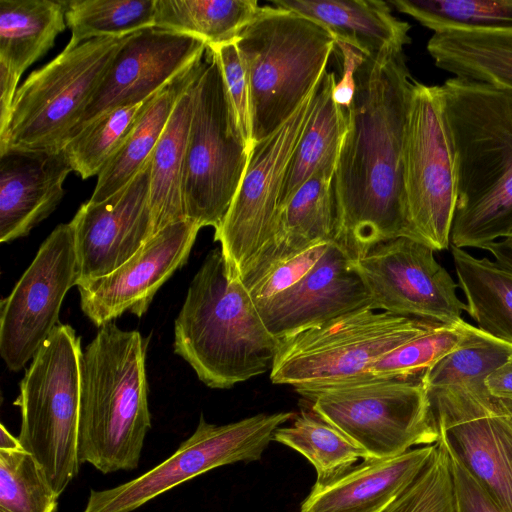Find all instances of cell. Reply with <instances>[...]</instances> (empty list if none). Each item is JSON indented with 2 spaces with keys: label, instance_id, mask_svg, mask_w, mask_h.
<instances>
[{
  "label": "cell",
  "instance_id": "obj_6",
  "mask_svg": "<svg viewBox=\"0 0 512 512\" xmlns=\"http://www.w3.org/2000/svg\"><path fill=\"white\" fill-rule=\"evenodd\" d=\"M82 352L75 330L59 323L34 355L13 403L21 413L20 444L37 460L59 496L81 466L78 431Z\"/></svg>",
  "mask_w": 512,
  "mask_h": 512
},
{
  "label": "cell",
  "instance_id": "obj_12",
  "mask_svg": "<svg viewBox=\"0 0 512 512\" xmlns=\"http://www.w3.org/2000/svg\"><path fill=\"white\" fill-rule=\"evenodd\" d=\"M295 416L261 413L224 425L201 416L194 433L165 461L119 486L91 490L83 512H132L214 468L259 460L274 432Z\"/></svg>",
  "mask_w": 512,
  "mask_h": 512
},
{
  "label": "cell",
  "instance_id": "obj_22",
  "mask_svg": "<svg viewBox=\"0 0 512 512\" xmlns=\"http://www.w3.org/2000/svg\"><path fill=\"white\" fill-rule=\"evenodd\" d=\"M333 178L334 175L325 172L313 175L279 207L269 239L241 278L247 289L275 265L313 246L334 241Z\"/></svg>",
  "mask_w": 512,
  "mask_h": 512
},
{
  "label": "cell",
  "instance_id": "obj_11",
  "mask_svg": "<svg viewBox=\"0 0 512 512\" xmlns=\"http://www.w3.org/2000/svg\"><path fill=\"white\" fill-rule=\"evenodd\" d=\"M404 189L420 242L435 251L451 245L458 177L440 86L413 80L404 142Z\"/></svg>",
  "mask_w": 512,
  "mask_h": 512
},
{
  "label": "cell",
  "instance_id": "obj_10",
  "mask_svg": "<svg viewBox=\"0 0 512 512\" xmlns=\"http://www.w3.org/2000/svg\"><path fill=\"white\" fill-rule=\"evenodd\" d=\"M311 410L335 426L370 458H392L418 445L437 442L438 433L422 375L371 377L298 391Z\"/></svg>",
  "mask_w": 512,
  "mask_h": 512
},
{
  "label": "cell",
  "instance_id": "obj_17",
  "mask_svg": "<svg viewBox=\"0 0 512 512\" xmlns=\"http://www.w3.org/2000/svg\"><path fill=\"white\" fill-rule=\"evenodd\" d=\"M206 51V44L193 36L156 27L129 35L70 139L100 115L148 100L203 60Z\"/></svg>",
  "mask_w": 512,
  "mask_h": 512
},
{
  "label": "cell",
  "instance_id": "obj_5",
  "mask_svg": "<svg viewBox=\"0 0 512 512\" xmlns=\"http://www.w3.org/2000/svg\"><path fill=\"white\" fill-rule=\"evenodd\" d=\"M235 43L247 75L253 147L285 123L319 84L336 42L313 20L266 5Z\"/></svg>",
  "mask_w": 512,
  "mask_h": 512
},
{
  "label": "cell",
  "instance_id": "obj_37",
  "mask_svg": "<svg viewBox=\"0 0 512 512\" xmlns=\"http://www.w3.org/2000/svg\"><path fill=\"white\" fill-rule=\"evenodd\" d=\"M58 497L32 454L0 449V512H56Z\"/></svg>",
  "mask_w": 512,
  "mask_h": 512
},
{
  "label": "cell",
  "instance_id": "obj_8",
  "mask_svg": "<svg viewBox=\"0 0 512 512\" xmlns=\"http://www.w3.org/2000/svg\"><path fill=\"white\" fill-rule=\"evenodd\" d=\"M192 85L193 107L183 173L186 219L217 230L236 194L251 148L239 124L216 56Z\"/></svg>",
  "mask_w": 512,
  "mask_h": 512
},
{
  "label": "cell",
  "instance_id": "obj_27",
  "mask_svg": "<svg viewBox=\"0 0 512 512\" xmlns=\"http://www.w3.org/2000/svg\"><path fill=\"white\" fill-rule=\"evenodd\" d=\"M427 50L454 77L512 90V32L443 30L434 32Z\"/></svg>",
  "mask_w": 512,
  "mask_h": 512
},
{
  "label": "cell",
  "instance_id": "obj_13",
  "mask_svg": "<svg viewBox=\"0 0 512 512\" xmlns=\"http://www.w3.org/2000/svg\"><path fill=\"white\" fill-rule=\"evenodd\" d=\"M320 84L285 123L250 151L236 194L214 233L231 278H242L271 235L285 175L316 105Z\"/></svg>",
  "mask_w": 512,
  "mask_h": 512
},
{
  "label": "cell",
  "instance_id": "obj_28",
  "mask_svg": "<svg viewBox=\"0 0 512 512\" xmlns=\"http://www.w3.org/2000/svg\"><path fill=\"white\" fill-rule=\"evenodd\" d=\"M66 26L63 1L0 0V63L21 77Z\"/></svg>",
  "mask_w": 512,
  "mask_h": 512
},
{
  "label": "cell",
  "instance_id": "obj_29",
  "mask_svg": "<svg viewBox=\"0 0 512 512\" xmlns=\"http://www.w3.org/2000/svg\"><path fill=\"white\" fill-rule=\"evenodd\" d=\"M450 248L465 311L479 329L512 344V268Z\"/></svg>",
  "mask_w": 512,
  "mask_h": 512
},
{
  "label": "cell",
  "instance_id": "obj_31",
  "mask_svg": "<svg viewBox=\"0 0 512 512\" xmlns=\"http://www.w3.org/2000/svg\"><path fill=\"white\" fill-rule=\"evenodd\" d=\"M259 8L256 0H156L154 27L209 47L235 42Z\"/></svg>",
  "mask_w": 512,
  "mask_h": 512
},
{
  "label": "cell",
  "instance_id": "obj_21",
  "mask_svg": "<svg viewBox=\"0 0 512 512\" xmlns=\"http://www.w3.org/2000/svg\"><path fill=\"white\" fill-rule=\"evenodd\" d=\"M73 171L63 150L0 153V241L27 236L61 202Z\"/></svg>",
  "mask_w": 512,
  "mask_h": 512
},
{
  "label": "cell",
  "instance_id": "obj_38",
  "mask_svg": "<svg viewBox=\"0 0 512 512\" xmlns=\"http://www.w3.org/2000/svg\"><path fill=\"white\" fill-rule=\"evenodd\" d=\"M470 325L465 320L454 325L439 324L384 355L369 371L379 378L422 375L461 343Z\"/></svg>",
  "mask_w": 512,
  "mask_h": 512
},
{
  "label": "cell",
  "instance_id": "obj_3",
  "mask_svg": "<svg viewBox=\"0 0 512 512\" xmlns=\"http://www.w3.org/2000/svg\"><path fill=\"white\" fill-rule=\"evenodd\" d=\"M278 347L242 279L211 250L175 320L174 352L206 386L227 389L271 370Z\"/></svg>",
  "mask_w": 512,
  "mask_h": 512
},
{
  "label": "cell",
  "instance_id": "obj_39",
  "mask_svg": "<svg viewBox=\"0 0 512 512\" xmlns=\"http://www.w3.org/2000/svg\"><path fill=\"white\" fill-rule=\"evenodd\" d=\"M207 48L219 62L239 124L252 149L248 81L236 43L229 42Z\"/></svg>",
  "mask_w": 512,
  "mask_h": 512
},
{
  "label": "cell",
  "instance_id": "obj_20",
  "mask_svg": "<svg viewBox=\"0 0 512 512\" xmlns=\"http://www.w3.org/2000/svg\"><path fill=\"white\" fill-rule=\"evenodd\" d=\"M256 305L267 329L277 339L361 308H374L354 261L334 241L299 282Z\"/></svg>",
  "mask_w": 512,
  "mask_h": 512
},
{
  "label": "cell",
  "instance_id": "obj_36",
  "mask_svg": "<svg viewBox=\"0 0 512 512\" xmlns=\"http://www.w3.org/2000/svg\"><path fill=\"white\" fill-rule=\"evenodd\" d=\"M149 99L108 111L71 138L62 150L72 170L84 180L98 176L125 141Z\"/></svg>",
  "mask_w": 512,
  "mask_h": 512
},
{
  "label": "cell",
  "instance_id": "obj_47",
  "mask_svg": "<svg viewBox=\"0 0 512 512\" xmlns=\"http://www.w3.org/2000/svg\"><path fill=\"white\" fill-rule=\"evenodd\" d=\"M501 400V399H500ZM504 408L506 409V411L508 412L511 420H512V401L510 400H501Z\"/></svg>",
  "mask_w": 512,
  "mask_h": 512
},
{
  "label": "cell",
  "instance_id": "obj_7",
  "mask_svg": "<svg viewBox=\"0 0 512 512\" xmlns=\"http://www.w3.org/2000/svg\"><path fill=\"white\" fill-rule=\"evenodd\" d=\"M437 325L361 308L279 339L270 380L298 392L368 379L376 361Z\"/></svg>",
  "mask_w": 512,
  "mask_h": 512
},
{
  "label": "cell",
  "instance_id": "obj_48",
  "mask_svg": "<svg viewBox=\"0 0 512 512\" xmlns=\"http://www.w3.org/2000/svg\"><path fill=\"white\" fill-rule=\"evenodd\" d=\"M505 239H509V240H511V241H512V231L510 232V234L508 235V237H507V238H505Z\"/></svg>",
  "mask_w": 512,
  "mask_h": 512
},
{
  "label": "cell",
  "instance_id": "obj_9",
  "mask_svg": "<svg viewBox=\"0 0 512 512\" xmlns=\"http://www.w3.org/2000/svg\"><path fill=\"white\" fill-rule=\"evenodd\" d=\"M128 36L65 47L33 71L17 89L0 153L61 151Z\"/></svg>",
  "mask_w": 512,
  "mask_h": 512
},
{
  "label": "cell",
  "instance_id": "obj_25",
  "mask_svg": "<svg viewBox=\"0 0 512 512\" xmlns=\"http://www.w3.org/2000/svg\"><path fill=\"white\" fill-rule=\"evenodd\" d=\"M203 61L188 68L149 99L123 144L97 176L89 201L99 202L112 196L146 165L178 100L196 79Z\"/></svg>",
  "mask_w": 512,
  "mask_h": 512
},
{
  "label": "cell",
  "instance_id": "obj_19",
  "mask_svg": "<svg viewBox=\"0 0 512 512\" xmlns=\"http://www.w3.org/2000/svg\"><path fill=\"white\" fill-rule=\"evenodd\" d=\"M200 229L188 219L172 223L113 272L78 284L83 313L97 327L127 311L141 317L158 289L186 263Z\"/></svg>",
  "mask_w": 512,
  "mask_h": 512
},
{
  "label": "cell",
  "instance_id": "obj_40",
  "mask_svg": "<svg viewBox=\"0 0 512 512\" xmlns=\"http://www.w3.org/2000/svg\"><path fill=\"white\" fill-rule=\"evenodd\" d=\"M332 242V241H331ZM330 242L321 243L275 265L248 289L255 302L269 299L299 282L326 252Z\"/></svg>",
  "mask_w": 512,
  "mask_h": 512
},
{
  "label": "cell",
  "instance_id": "obj_34",
  "mask_svg": "<svg viewBox=\"0 0 512 512\" xmlns=\"http://www.w3.org/2000/svg\"><path fill=\"white\" fill-rule=\"evenodd\" d=\"M512 357V344L470 325L465 338L422 374L428 391L463 384L484 385L486 378Z\"/></svg>",
  "mask_w": 512,
  "mask_h": 512
},
{
  "label": "cell",
  "instance_id": "obj_35",
  "mask_svg": "<svg viewBox=\"0 0 512 512\" xmlns=\"http://www.w3.org/2000/svg\"><path fill=\"white\" fill-rule=\"evenodd\" d=\"M389 3L434 32H512V0H391Z\"/></svg>",
  "mask_w": 512,
  "mask_h": 512
},
{
  "label": "cell",
  "instance_id": "obj_2",
  "mask_svg": "<svg viewBox=\"0 0 512 512\" xmlns=\"http://www.w3.org/2000/svg\"><path fill=\"white\" fill-rule=\"evenodd\" d=\"M440 89L458 177L451 245L484 250L512 231V90L454 76Z\"/></svg>",
  "mask_w": 512,
  "mask_h": 512
},
{
  "label": "cell",
  "instance_id": "obj_30",
  "mask_svg": "<svg viewBox=\"0 0 512 512\" xmlns=\"http://www.w3.org/2000/svg\"><path fill=\"white\" fill-rule=\"evenodd\" d=\"M193 83L178 100L150 157V206L155 234L186 219L182 184L193 107Z\"/></svg>",
  "mask_w": 512,
  "mask_h": 512
},
{
  "label": "cell",
  "instance_id": "obj_45",
  "mask_svg": "<svg viewBox=\"0 0 512 512\" xmlns=\"http://www.w3.org/2000/svg\"><path fill=\"white\" fill-rule=\"evenodd\" d=\"M484 250L491 253L494 260L512 268V241L502 239L488 245Z\"/></svg>",
  "mask_w": 512,
  "mask_h": 512
},
{
  "label": "cell",
  "instance_id": "obj_24",
  "mask_svg": "<svg viewBox=\"0 0 512 512\" xmlns=\"http://www.w3.org/2000/svg\"><path fill=\"white\" fill-rule=\"evenodd\" d=\"M283 8L313 20L335 39L365 57L403 53L411 42L410 25L379 0H273Z\"/></svg>",
  "mask_w": 512,
  "mask_h": 512
},
{
  "label": "cell",
  "instance_id": "obj_43",
  "mask_svg": "<svg viewBox=\"0 0 512 512\" xmlns=\"http://www.w3.org/2000/svg\"><path fill=\"white\" fill-rule=\"evenodd\" d=\"M20 78L8 67L0 63V134L8 126Z\"/></svg>",
  "mask_w": 512,
  "mask_h": 512
},
{
  "label": "cell",
  "instance_id": "obj_26",
  "mask_svg": "<svg viewBox=\"0 0 512 512\" xmlns=\"http://www.w3.org/2000/svg\"><path fill=\"white\" fill-rule=\"evenodd\" d=\"M336 81L335 73L326 71L314 110L291 157L279 207L313 175H334L348 125L347 110L332 97Z\"/></svg>",
  "mask_w": 512,
  "mask_h": 512
},
{
  "label": "cell",
  "instance_id": "obj_46",
  "mask_svg": "<svg viewBox=\"0 0 512 512\" xmlns=\"http://www.w3.org/2000/svg\"><path fill=\"white\" fill-rule=\"evenodd\" d=\"M22 447L18 437L13 436L4 426L0 425V449H14Z\"/></svg>",
  "mask_w": 512,
  "mask_h": 512
},
{
  "label": "cell",
  "instance_id": "obj_41",
  "mask_svg": "<svg viewBox=\"0 0 512 512\" xmlns=\"http://www.w3.org/2000/svg\"><path fill=\"white\" fill-rule=\"evenodd\" d=\"M441 443L446 449L453 477L456 512H505L447 446Z\"/></svg>",
  "mask_w": 512,
  "mask_h": 512
},
{
  "label": "cell",
  "instance_id": "obj_15",
  "mask_svg": "<svg viewBox=\"0 0 512 512\" xmlns=\"http://www.w3.org/2000/svg\"><path fill=\"white\" fill-rule=\"evenodd\" d=\"M354 267L374 309L442 325L464 320L458 284L423 242L399 237L379 243Z\"/></svg>",
  "mask_w": 512,
  "mask_h": 512
},
{
  "label": "cell",
  "instance_id": "obj_18",
  "mask_svg": "<svg viewBox=\"0 0 512 512\" xmlns=\"http://www.w3.org/2000/svg\"><path fill=\"white\" fill-rule=\"evenodd\" d=\"M70 224L77 281L105 276L130 259L154 233L150 206V159L122 189L103 201H87Z\"/></svg>",
  "mask_w": 512,
  "mask_h": 512
},
{
  "label": "cell",
  "instance_id": "obj_23",
  "mask_svg": "<svg viewBox=\"0 0 512 512\" xmlns=\"http://www.w3.org/2000/svg\"><path fill=\"white\" fill-rule=\"evenodd\" d=\"M436 443L386 459H367L325 484H314L301 512H384L428 462Z\"/></svg>",
  "mask_w": 512,
  "mask_h": 512
},
{
  "label": "cell",
  "instance_id": "obj_4",
  "mask_svg": "<svg viewBox=\"0 0 512 512\" xmlns=\"http://www.w3.org/2000/svg\"><path fill=\"white\" fill-rule=\"evenodd\" d=\"M146 342L113 322L100 327L81 357L78 453L103 474L133 470L151 428Z\"/></svg>",
  "mask_w": 512,
  "mask_h": 512
},
{
  "label": "cell",
  "instance_id": "obj_16",
  "mask_svg": "<svg viewBox=\"0 0 512 512\" xmlns=\"http://www.w3.org/2000/svg\"><path fill=\"white\" fill-rule=\"evenodd\" d=\"M77 281L73 228L59 224L1 301L0 354L11 371L21 370L59 324L67 291Z\"/></svg>",
  "mask_w": 512,
  "mask_h": 512
},
{
  "label": "cell",
  "instance_id": "obj_14",
  "mask_svg": "<svg viewBox=\"0 0 512 512\" xmlns=\"http://www.w3.org/2000/svg\"><path fill=\"white\" fill-rule=\"evenodd\" d=\"M438 440L496 503L512 512V420L485 385L428 391Z\"/></svg>",
  "mask_w": 512,
  "mask_h": 512
},
{
  "label": "cell",
  "instance_id": "obj_33",
  "mask_svg": "<svg viewBox=\"0 0 512 512\" xmlns=\"http://www.w3.org/2000/svg\"><path fill=\"white\" fill-rule=\"evenodd\" d=\"M71 30L67 48L105 37L122 38L154 27L156 0L63 1Z\"/></svg>",
  "mask_w": 512,
  "mask_h": 512
},
{
  "label": "cell",
  "instance_id": "obj_32",
  "mask_svg": "<svg viewBox=\"0 0 512 512\" xmlns=\"http://www.w3.org/2000/svg\"><path fill=\"white\" fill-rule=\"evenodd\" d=\"M273 440L303 455L317 472L315 484H325L347 472L359 459H372L343 432L315 412L302 410Z\"/></svg>",
  "mask_w": 512,
  "mask_h": 512
},
{
  "label": "cell",
  "instance_id": "obj_42",
  "mask_svg": "<svg viewBox=\"0 0 512 512\" xmlns=\"http://www.w3.org/2000/svg\"><path fill=\"white\" fill-rule=\"evenodd\" d=\"M335 42L336 47L341 52L343 69L341 78L336 81L333 88L332 97L337 105L347 110L351 105L355 94L356 71L363 63L365 56L360 51L344 42Z\"/></svg>",
  "mask_w": 512,
  "mask_h": 512
},
{
  "label": "cell",
  "instance_id": "obj_1",
  "mask_svg": "<svg viewBox=\"0 0 512 512\" xmlns=\"http://www.w3.org/2000/svg\"><path fill=\"white\" fill-rule=\"evenodd\" d=\"M413 80L403 53L365 57L355 74V94L333 178L334 242L354 262L379 243L399 237L418 240L404 189Z\"/></svg>",
  "mask_w": 512,
  "mask_h": 512
},
{
  "label": "cell",
  "instance_id": "obj_44",
  "mask_svg": "<svg viewBox=\"0 0 512 512\" xmlns=\"http://www.w3.org/2000/svg\"><path fill=\"white\" fill-rule=\"evenodd\" d=\"M484 385L495 398L512 401V357L494 370Z\"/></svg>",
  "mask_w": 512,
  "mask_h": 512
}]
</instances>
